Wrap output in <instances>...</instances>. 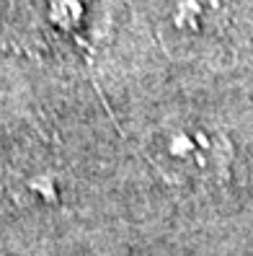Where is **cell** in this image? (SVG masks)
Masks as SVG:
<instances>
[{"label":"cell","mask_w":253,"mask_h":256,"mask_svg":"<svg viewBox=\"0 0 253 256\" xmlns=\"http://www.w3.org/2000/svg\"><path fill=\"white\" fill-rule=\"evenodd\" d=\"M147 158L171 186L215 189L230 174V145L202 127L163 130L147 145Z\"/></svg>","instance_id":"1"},{"label":"cell","mask_w":253,"mask_h":256,"mask_svg":"<svg viewBox=\"0 0 253 256\" xmlns=\"http://www.w3.org/2000/svg\"><path fill=\"white\" fill-rule=\"evenodd\" d=\"M222 3H228V0H184V6L178 8V26L197 21L199 16H204V13L220 8Z\"/></svg>","instance_id":"2"}]
</instances>
